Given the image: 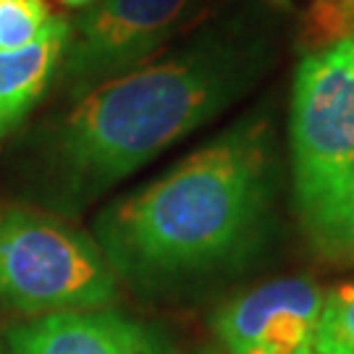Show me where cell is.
<instances>
[{"mask_svg": "<svg viewBox=\"0 0 354 354\" xmlns=\"http://www.w3.org/2000/svg\"><path fill=\"white\" fill-rule=\"evenodd\" d=\"M270 50L239 29H213L184 50L82 95L37 134L32 176L42 205L76 215L160 152L241 100Z\"/></svg>", "mask_w": 354, "mask_h": 354, "instance_id": "cell-1", "label": "cell"}, {"mask_svg": "<svg viewBox=\"0 0 354 354\" xmlns=\"http://www.w3.org/2000/svg\"><path fill=\"white\" fill-rule=\"evenodd\" d=\"M276 140L268 113L244 115L168 174L95 221L115 276L145 286L207 279L244 263L270 228Z\"/></svg>", "mask_w": 354, "mask_h": 354, "instance_id": "cell-2", "label": "cell"}, {"mask_svg": "<svg viewBox=\"0 0 354 354\" xmlns=\"http://www.w3.org/2000/svg\"><path fill=\"white\" fill-rule=\"evenodd\" d=\"M289 137L304 236L323 260L354 266V35L304 53Z\"/></svg>", "mask_w": 354, "mask_h": 354, "instance_id": "cell-3", "label": "cell"}, {"mask_svg": "<svg viewBox=\"0 0 354 354\" xmlns=\"http://www.w3.org/2000/svg\"><path fill=\"white\" fill-rule=\"evenodd\" d=\"M118 276L97 241L61 215L0 205V302L32 317L105 310Z\"/></svg>", "mask_w": 354, "mask_h": 354, "instance_id": "cell-4", "label": "cell"}, {"mask_svg": "<svg viewBox=\"0 0 354 354\" xmlns=\"http://www.w3.org/2000/svg\"><path fill=\"white\" fill-rule=\"evenodd\" d=\"M203 0H97L71 21L58 82L79 100L115 76L134 71L187 26Z\"/></svg>", "mask_w": 354, "mask_h": 354, "instance_id": "cell-5", "label": "cell"}, {"mask_svg": "<svg viewBox=\"0 0 354 354\" xmlns=\"http://www.w3.org/2000/svg\"><path fill=\"white\" fill-rule=\"evenodd\" d=\"M323 289L307 276L268 281L234 297L213 315L228 354H317Z\"/></svg>", "mask_w": 354, "mask_h": 354, "instance_id": "cell-6", "label": "cell"}, {"mask_svg": "<svg viewBox=\"0 0 354 354\" xmlns=\"http://www.w3.org/2000/svg\"><path fill=\"white\" fill-rule=\"evenodd\" d=\"M11 354H174L158 328L115 310L35 317L8 330Z\"/></svg>", "mask_w": 354, "mask_h": 354, "instance_id": "cell-7", "label": "cell"}, {"mask_svg": "<svg viewBox=\"0 0 354 354\" xmlns=\"http://www.w3.org/2000/svg\"><path fill=\"white\" fill-rule=\"evenodd\" d=\"M68 35L71 21L55 13L50 29L37 42L24 50L0 53V142L21 127L55 82Z\"/></svg>", "mask_w": 354, "mask_h": 354, "instance_id": "cell-8", "label": "cell"}, {"mask_svg": "<svg viewBox=\"0 0 354 354\" xmlns=\"http://www.w3.org/2000/svg\"><path fill=\"white\" fill-rule=\"evenodd\" d=\"M317 354H354V283L323 291L315 328Z\"/></svg>", "mask_w": 354, "mask_h": 354, "instance_id": "cell-9", "label": "cell"}, {"mask_svg": "<svg viewBox=\"0 0 354 354\" xmlns=\"http://www.w3.org/2000/svg\"><path fill=\"white\" fill-rule=\"evenodd\" d=\"M48 0H0V53H16L37 42L50 29Z\"/></svg>", "mask_w": 354, "mask_h": 354, "instance_id": "cell-10", "label": "cell"}, {"mask_svg": "<svg viewBox=\"0 0 354 354\" xmlns=\"http://www.w3.org/2000/svg\"><path fill=\"white\" fill-rule=\"evenodd\" d=\"M307 26L313 50L349 37L354 35V0H317Z\"/></svg>", "mask_w": 354, "mask_h": 354, "instance_id": "cell-11", "label": "cell"}, {"mask_svg": "<svg viewBox=\"0 0 354 354\" xmlns=\"http://www.w3.org/2000/svg\"><path fill=\"white\" fill-rule=\"evenodd\" d=\"M55 3H58V6H66V8H82V11H84L89 6H95L97 0H55Z\"/></svg>", "mask_w": 354, "mask_h": 354, "instance_id": "cell-12", "label": "cell"}, {"mask_svg": "<svg viewBox=\"0 0 354 354\" xmlns=\"http://www.w3.org/2000/svg\"><path fill=\"white\" fill-rule=\"evenodd\" d=\"M268 3H273L276 8H286L289 6V0H268Z\"/></svg>", "mask_w": 354, "mask_h": 354, "instance_id": "cell-13", "label": "cell"}, {"mask_svg": "<svg viewBox=\"0 0 354 354\" xmlns=\"http://www.w3.org/2000/svg\"><path fill=\"white\" fill-rule=\"evenodd\" d=\"M0 354H11V352H8V349H6V346H3V344H0Z\"/></svg>", "mask_w": 354, "mask_h": 354, "instance_id": "cell-14", "label": "cell"}]
</instances>
